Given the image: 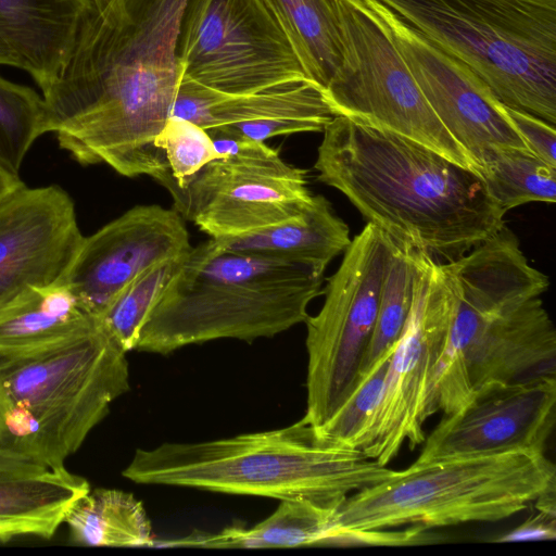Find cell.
Listing matches in <instances>:
<instances>
[{
    "mask_svg": "<svg viewBox=\"0 0 556 556\" xmlns=\"http://www.w3.org/2000/svg\"><path fill=\"white\" fill-rule=\"evenodd\" d=\"M458 302L451 262L415 249L412 307L390 357L379 404L359 451L387 466L405 442L410 450L426 439V396L448 339Z\"/></svg>",
    "mask_w": 556,
    "mask_h": 556,
    "instance_id": "obj_11",
    "label": "cell"
},
{
    "mask_svg": "<svg viewBox=\"0 0 556 556\" xmlns=\"http://www.w3.org/2000/svg\"><path fill=\"white\" fill-rule=\"evenodd\" d=\"M74 542L87 546H152V527L140 501L131 493L96 489L68 510Z\"/></svg>",
    "mask_w": 556,
    "mask_h": 556,
    "instance_id": "obj_25",
    "label": "cell"
},
{
    "mask_svg": "<svg viewBox=\"0 0 556 556\" xmlns=\"http://www.w3.org/2000/svg\"><path fill=\"white\" fill-rule=\"evenodd\" d=\"M405 61L438 119L475 163L492 147L528 149L490 87L377 0H363ZM529 150V149H528Z\"/></svg>",
    "mask_w": 556,
    "mask_h": 556,
    "instance_id": "obj_14",
    "label": "cell"
},
{
    "mask_svg": "<svg viewBox=\"0 0 556 556\" xmlns=\"http://www.w3.org/2000/svg\"><path fill=\"white\" fill-rule=\"evenodd\" d=\"M47 132L42 94L0 75V164L18 174L31 146Z\"/></svg>",
    "mask_w": 556,
    "mask_h": 556,
    "instance_id": "obj_28",
    "label": "cell"
},
{
    "mask_svg": "<svg viewBox=\"0 0 556 556\" xmlns=\"http://www.w3.org/2000/svg\"><path fill=\"white\" fill-rule=\"evenodd\" d=\"M217 240L228 250L300 265L319 276L352 241L349 226L320 194H313L304 213L293 219Z\"/></svg>",
    "mask_w": 556,
    "mask_h": 556,
    "instance_id": "obj_20",
    "label": "cell"
},
{
    "mask_svg": "<svg viewBox=\"0 0 556 556\" xmlns=\"http://www.w3.org/2000/svg\"><path fill=\"white\" fill-rule=\"evenodd\" d=\"M24 186L25 184L22 181L18 174L7 169L0 164V201Z\"/></svg>",
    "mask_w": 556,
    "mask_h": 556,
    "instance_id": "obj_35",
    "label": "cell"
},
{
    "mask_svg": "<svg viewBox=\"0 0 556 556\" xmlns=\"http://www.w3.org/2000/svg\"><path fill=\"white\" fill-rule=\"evenodd\" d=\"M5 408H7V403H5L4 396L2 395V393L0 391V420L3 416Z\"/></svg>",
    "mask_w": 556,
    "mask_h": 556,
    "instance_id": "obj_38",
    "label": "cell"
},
{
    "mask_svg": "<svg viewBox=\"0 0 556 556\" xmlns=\"http://www.w3.org/2000/svg\"><path fill=\"white\" fill-rule=\"evenodd\" d=\"M89 482L65 467L0 479V542L54 535Z\"/></svg>",
    "mask_w": 556,
    "mask_h": 556,
    "instance_id": "obj_21",
    "label": "cell"
},
{
    "mask_svg": "<svg viewBox=\"0 0 556 556\" xmlns=\"http://www.w3.org/2000/svg\"><path fill=\"white\" fill-rule=\"evenodd\" d=\"M84 236L60 186L22 187L0 201V308L63 277Z\"/></svg>",
    "mask_w": 556,
    "mask_h": 556,
    "instance_id": "obj_17",
    "label": "cell"
},
{
    "mask_svg": "<svg viewBox=\"0 0 556 556\" xmlns=\"http://www.w3.org/2000/svg\"><path fill=\"white\" fill-rule=\"evenodd\" d=\"M458 302L426 396V415L453 414L480 390L555 376L556 332L541 299L549 286L506 226L451 262Z\"/></svg>",
    "mask_w": 556,
    "mask_h": 556,
    "instance_id": "obj_3",
    "label": "cell"
},
{
    "mask_svg": "<svg viewBox=\"0 0 556 556\" xmlns=\"http://www.w3.org/2000/svg\"><path fill=\"white\" fill-rule=\"evenodd\" d=\"M323 281L306 267L235 252L210 238L180 260L142 324L136 350L167 355L217 339L275 337L306 320Z\"/></svg>",
    "mask_w": 556,
    "mask_h": 556,
    "instance_id": "obj_5",
    "label": "cell"
},
{
    "mask_svg": "<svg viewBox=\"0 0 556 556\" xmlns=\"http://www.w3.org/2000/svg\"><path fill=\"white\" fill-rule=\"evenodd\" d=\"M336 1L342 62L323 91L334 116L406 137L477 172L465 150L438 119L396 47L364 1Z\"/></svg>",
    "mask_w": 556,
    "mask_h": 556,
    "instance_id": "obj_9",
    "label": "cell"
},
{
    "mask_svg": "<svg viewBox=\"0 0 556 556\" xmlns=\"http://www.w3.org/2000/svg\"><path fill=\"white\" fill-rule=\"evenodd\" d=\"M415 281V248L393 241L375 328L364 355L358 379L394 348L408 317Z\"/></svg>",
    "mask_w": 556,
    "mask_h": 556,
    "instance_id": "obj_27",
    "label": "cell"
},
{
    "mask_svg": "<svg viewBox=\"0 0 556 556\" xmlns=\"http://www.w3.org/2000/svg\"><path fill=\"white\" fill-rule=\"evenodd\" d=\"M94 10L91 0H0V38L43 92L65 67Z\"/></svg>",
    "mask_w": 556,
    "mask_h": 556,
    "instance_id": "obj_19",
    "label": "cell"
},
{
    "mask_svg": "<svg viewBox=\"0 0 556 556\" xmlns=\"http://www.w3.org/2000/svg\"><path fill=\"white\" fill-rule=\"evenodd\" d=\"M170 116L205 130L235 124V135L265 141L324 131L334 114L321 89L308 79L248 94H227L180 79Z\"/></svg>",
    "mask_w": 556,
    "mask_h": 556,
    "instance_id": "obj_18",
    "label": "cell"
},
{
    "mask_svg": "<svg viewBox=\"0 0 556 556\" xmlns=\"http://www.w3.org/2000/svg\"><path fill=\"white\" fill-rule=\"evenodd\" d=\"M0 447H7V445H5V439H4V435H3L2 428H1V424H0ZM8 448H9V447H8Z\"/></svg>",
    "mask_w": 556,
    "mask_h": 556,
    "instance_id": "obj_39",
    "label": "cell"
},
{
    "mask_svg": "<svg viewBox=\"0 0 556 556\" xmlns=\"http://www.w3.org/2000/svg\"><path fill=\"white\" fill-rule=\"evenodd\" d=\"M47 469L49 467L31 454L0 447V479L41 472Z\"/></svg>",
    "mask_w": 556,
    "mask_h": 556,
    "instance_id": "obj_34",
    "label": "cell"
},
{
    "mask_svg": "<svg viewBox=\"0 0 556 556\" xmlns=\"http://www.w3.org/2000/svg\"><path fill=\"white\" fill-rule=\"evenodd\" d=\"M393 240L367 223L343 253L324 289L320 311L306 318V412L323 426L358 381L379 308Z\"/></svg>",
    "mask_w": 556,
    "mask_h": 556,
    "instance_id": "obj_10",
    "label": "cell"
},
{
    "mask_svg": "<svg viewBox=\"0 0 556 556\" xmlns=\"http://www.w3.org/2000/svg\"><path fill=\"white\" fill-rule=\"evenodd\" d=\"M182 256L147 269L127 285L98 318L104 330L126 352L136 350L142 324Z\"/></svg>",
    "mask_w": 556,
    "mask_h": 556,
    "instance_id": "obj_29",
    "label": "cell"
},
{
    "mask_svg": "<svg viewBox=\"0 0 556 556\" xmlns=\"http://www.w3.org/2000/svg\"><path fill=\"white\" fill-rule=\"evenodd\" d=\"M555 405L553 375L489 386L459 410L444 415L415 463L515 450L544 452L555 426Z\"/></svg>",
    "mask_w": 556,
    "mask_h": 556,
    "instance_id": "obj_16",
    "label": "cell"
},
{
    "mask_svg": "<svg viewBox=\"0 0 556 556\" xmlns=\"http://www.w3.org/2000/svg\"><path fill=\"white\" fill-rule=\"evenodd\" d=\"M155 146L165 153L175 179L173 188L184 187L206 164L222 159L204 128L175 116L167 119L155 138Z\"/></svg>",
    "mask_w": 556,
    "mask_h": 556,
    "instance_id": "obj_31",
    "label": "cell"
},
{
    "mask_svg": "<svg viewBox=\"0 0 556 556\" xmlns=\"http://www.w3.org/2000/svg\"><path fill=\"white\" fill-rule=\"evenodd\" d=\"M395 470L323 440L303 418L285 428L136 450L123 476L140 484L305 500L338 508Z\"/></svg>",
    "mask_w": 556,
    "mask_h": 556,
    "instance_id": "obj_4",
    "label": "cell"
},
{
    "mask_svg": "<svg viewBox=\"0 0 556 556\" xmlns=\"http://www.w3.org/2000/svg\"><path fill=\"white\" fill-rule=\"evenodd\" d=\"M393 349L359 377L331 417L323 426L315 428L323 440L334 446L359 451L363 435L380 401Z\"/></svg>",
    "mask_w": 556,
    "mask_h": 556,
    "instance_id": "obj_30",
    "label": "cell"
},
{
    "mask_svg": "<svg viewBox=\"0 0 556 556\" xmlns=\"http://www.w3.org/2000/svg\"><path fill=\"white\" fill-rule=\"evenodd\" d=\"M188 0H111L84 23L68 62L43 91L48 132L83 166L147 175L166 187L155 138L180 83L177 54Z\"/></svg>",
    "mask_w": 556,
    "mask_h": 556,
    "instance_id": "obj_1",
    "label": "cell"
},
{
    "mask_svg": "<svg viewBox=\"0 0 556 556\" xmlns=\"http://www.w3.org/2000/svg\"><path fill=\"white\" fill-rule=\"evenodd\" d=\"M186 220L174 208L136 205L84 237L59 282L99 318L117 294L150 267L192 247Z\"/></svg>",
    "mask_w": 556,
    "mask_h": 556,
    "instance_id": "obj_15",
    "label": "cell"
},
{
    "mask_svg": "<svg viewBox=\"0 0 556 556\" xmlns=\"http://www.w3.org/2000/svg\"><path fill=\"white\" fill-rule=\"evenodd\" d=\"M96 10L97 11H101L103 10L111 0H91Z\"/></svg>",
    "mask_w": 556,
    "mask_h": 556,
    "instance_id": "obj_37",
    "label": "cell"
},
{
    "mask_svg": "<svg viewBox=\"0 0 556 556\" xmlns=\"http://www.w3.org/2000/svg\"><path fill=\"white\" fill-rule=\"evenodd\" d=\"M64 283L30 287L0 308V357L30 352L93 328Z\"/></svg>",
    "mask_w": 556,
    "mask_h": 556,
    "instance_id": "obj_22",
    "label": "cell"
},
{
    "mask_svg": "<svg viewBox=\"0 0 556 556\" xmlns=\"http://www.w3.org/2000/svg\"><path fill=\"white\" fill-rule=\"evenodd\" d=\"M506 106L556 124V0H377Z\"/></svg>",
    "mask_w": 556,
    "mask_h": 556,
    "instance_id": "obj_7",
    "label": "cell"
},
{
    "mask_svg": "<svg viewBox=\"0 0 556 556\" xmlns=\"http://www.w3.org/2000/svg\"><path fill=\"white\" fill-rule=\"evenodd\" d=\"M505 113L528 149L548 165L556 167L555 126L525 111L504 104Z\"/></svg>",
    "mask_w": 556,
    "mask_h": 556,
    "instance_id": "obj_32",
    "label": "cell"
},
{
    "mask_svg": "<svg viewBox=\"0 0 556 556\" xmlns=\"http://www.w3.org/2000/svg\"><path fill=\"white\" fill-rule=\"evenodd\" d=\"M0 65L11 66L21 70V63L13 51L0 38Z\"/></svg>",
    "mask_w": 556,
    "mask_h": 556,
    "instance_id": "obj_36",
    "label": "cell"
},
{
    "mask_svg": "<svg viewBox=\"0 0 556 556\" xmlns=\"http://www.w3.org/2000/svg\"><path fill=\"white\" fill-rule=\"evenodd\" d=\"M177 54L180 79L227 94L308 79L261 0H188Z\"/></svg>",
    "mask_w": 556,
    "mask_h": 556,
    "instance_id": "obj_12",
    "label": "cell"
},
{
    "mask_svg": "<svg viewBox=\"0 0 556 556\" xmlns=\"http://www.w3.org/2000/svg\"><path fill=\"white\" fill-rule=\"evenodd\" d=\"M126 354L98 321L74 337L0 357L7 406L30 414L37 428L31 454L49 468L65 467L112 402L129 390Z\"/></svg>",
    "mask_w": 556,
    "mask_h": 556,
    "instance_id": "obj_8",
    "label": "cell"
},
{
    "mask_svg": "<svg viewBox=\"0 0 556 556\" xmlns=\"http://www.w3.org/2000/svg\"><path fill=\"white\" fill-rule=\"evenodd\" d=\"M478 174L505 213L532 202L556 201V167L528 149L492 147L480 160Z\"/></svg>",
    "mask_w": 556,
    "mask_h": 556,
    "instance_id": "obj_26",
    "label": "cell"
},
{
    "mask_svg": "<svg viewBox=\"0 0 556 556\" xmlns=\"http://www.w3.org/2000/svg\"><path fill=\"white\" fill-rule=\"evenodd\" d=\"M556 538V516L538 510L523 523L494 540L495 542L543 541Z\"/></svg>",
    "mask_w": 556,
    "mask_h": 556,
    "instance_id": "obj_33",
    "label": "cell"
},
{
    "mask_svg": "<svg viewBox=\"0 0 556 556\" xmlns=\"http://www.w3.org/2000/svg\"><path fill=\"white\" fill-rule=\"evenodd\" d=\"M556 488L544 452L515 450L413 463L337 508L325 542L351 531L424 529L508 518Z\"/></svg>",
    "mask_w": 556,
    "mask_h": 556,
    "instance_id": "obj_6",
    "label": "cell"
},
{
    "mask_svg": "<svg viewBox=\"0 0 556 556\" xmlns=\"http://www.w3.org/2000/svg\"><path fill=\"white\" fill-rule=\"evenodd\" d=\"M289 40L306 77L324 91L342 62L336 0H261Z\"/></svg>",
    "mask_w": 556,
    "mask_h": 556,
    "instance_id": "obj_23",
    "label": "cell"
},
{
    "mask_svg": "<svg viewBox=\"0 0 556 556\" xmlns=\"http://www.w3.org/2000/svg\"><path fill=\"white\" fill-rule=\"evenodd\" d=\"M337 509L305 500L281 501L252 528L231 526L217 533H193L170 545L217 548H280L325 545Z\"/></svg>",
    "mask_w": 556,
    "mask_h": 556,
    "instance_id": "obj_24",
    "label": "cell"
},
{
    "mask_svg": "<svg viewBox=\"0 0 556 556\" xmlns=\"http://www.w3.org/2000/svg\"><path fill=\"white\" fill-rule=\"evenodd\" d=\"M323 134L318 180L394 242L453 262L506 226V213L476 170L344 116H334Z\"/></svg>",
    "mask_w": 556,
    "mask_h": 556,
    "instance_id": "obj_2",
    "label": "cell"
},
{
    "mask_svg": "<svg viewBox=\"0 0 556 556\" xmlns=\"http://www.w3.org/2000/svg\"><path fill=\"white\" fill-rule=\"evenodd\" d=\"M168 192L173 208L214 239L293 219L313 199L306 170L285 162L273 148L254 156L214 160Z\"/></svg>",
    "mask_w": 556,
    "mask_h": 556,
    "instance_id": "obj_13",
    "label": "cell"
}]
</instances>
